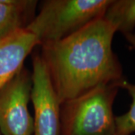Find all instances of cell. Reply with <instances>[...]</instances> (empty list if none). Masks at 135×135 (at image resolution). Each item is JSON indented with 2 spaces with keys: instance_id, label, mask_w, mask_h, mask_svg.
Here are the masks:
<instances>
[{
  "instance_id": "3",
  "label": "cell",
  "mask_w": 135,
  "mask_h": 135,
  "mask_svg": "<svg viewBox=\"0 0 135 135\" xmlns=\"http://www.w3.org/2000/svg\"><path fill=\"white\" fill-rule=\"evenodd\" d=\"M119 83L97 86L62 103L59 135H115L113 105Z\"/></svg>"
},
{
  "instance_id": "9",
  "label": "cell",
  "mask_w": 135,
  "mask_h": 135,
  "mask_svg": "<svg viewBox=\"0 0 135 135\" xmlns=\"http://www.w3.org/2000/svg\"><path fill=\"white\" fill-rule=\"evenodd\" d=\"M118 84L119 88L128 91L132 102L127 113L115 116V135H131L135 132V83H131L124 79Z\"/></svg>"
},
{
  "instance_id": "1",
  "label": "cell",
  "mask_w": 135,
  "mask_h": 135,
  "mask_svg": "<svg viewBox=\"0 0 135 135\" xmlns=\"http://www.w3.org/2000/svg\"><path fill=\"white\" fill-rule=\"evenodd\" d=\"M116 32L103 17L61 41L41 45V56L61 104L95 87L125 79L112 48Z\"/></svg>"
},
{
  "instance_id": "5",
  "label": "cell",
  "mask_w": 135,
  "mask_h": 135,
  "mask_svg": "<svg viewBox=\"0 0 135 135\" xmlns=\"http://www.w3.org/2000/svg\"><path fill=\"white\" fill-rule=\"evenodd\" d=\"M31 100L34 107L33 135H59L61 103L40 54L32 61Z\"/></svg>"
},
{
  "instance_id": "6",
  "label": "cell",
  "mask_w": 135,
  "mask_h": 135,
  "mask_svg": "<svg viewBox=\"0 0 135 135\" xmlns=\"http://www.w3.org/2000/svg\"><path fill=\"white\" fill-rule=\"evenodd\" d=\"M37 45H40L37 38L26 29L0 41V89L21 70Z\"/></svg>"
},
{
  "instance_id": "7",
  "label": "cell",
  "mask_w": 135,
  "mask_h": 135,
  "mask_svg": "<svg viewBox=\"0 0 135 135\" xmlns=\"http://www.w3.org/2000/svg\"><path fill=\"white\" fill-rule=\"evenodd\" d=\"M35 0H0V41L24 29L35 17Z\"/></svg>"
},
{
  "instance_id": "2",
  "label": "cell",
  "mask_w": 135,
  "mask_h": 135,
  "mask_svg": "<svg viewBox=\"0 0 135 135\" xmlns=\"http://www.w3.org/2000/svg\"><path fill=\"white\" fill-rule=\"evenodd\" d=\"M113 0H47L26 29L40 45L53 43L103 18Z\"/></svg>"
},
{
  "instance_id": "10",
  "label": "cell",
  "mask_w": 135,
  "mask_h": 135,
  "mask_svg": "<svg viewBox=\"0 0 135 135\" xmlns=\"http://www.w3.org/2000/svg\"><path fill=\"white\" fill-rule=\"evenodd\" d=\"M125 37H126V40L129 42V44H130L133 47H134L135 48V33L134 32L125 35Z\"/></svg>"
},
{
  "instance_id": "4",
  "label": "cell",
  "mask_w": 135,
  "mask_h": 135,
  "mask_svg": "<svg viewBox=\"0 0 135 135\" xmlns=\"http://www.w3.org/2000/svg\"><path fill=\"white\" fill-rule=\"evenodd\" d=\"M32 75L24 66L0 89V131L3 135H33L28 104Z\"/></svg>"
},
{
  "instance_id": "8",
  "label": "cell",
  "mask_w": 135,
  "mask_h": 135,
  "mask_svg": "<svg viewBox=\"0 0 135 135\" xmlns=\"http://www.w3.org/2000/svg\"><path fill=\"white\" fill-rule=\"evenodd\" d=\"M104 18L124 35L135 29V0H113Z\"/></svg>"
}]
</instances>
